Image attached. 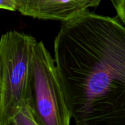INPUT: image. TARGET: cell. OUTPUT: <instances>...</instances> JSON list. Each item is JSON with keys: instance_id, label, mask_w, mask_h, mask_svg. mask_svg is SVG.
<instances>
[{"instance_id": "6da1fadb", "label": "cell", "mask_w": 125, "mask_h": 125, "mask_svg": "<svg viewBox=\"0 0 125 125\" xmlns=\"http://www.w3.org/2000/svg\"><path fill=\"white\" fill-rule=\"evenodd\" d=\"M54 60L72 119L125 125V26L87 11L63 22Z\"/></svg>"}, {"instance_id": "7a4b0ae2", "label": "cell", "mask_w": 125, "mask_h": 125, "mask_svg": "<svg viewBox=\"0 0 125 125\" xmlns=\"http://www.w3.org/2000/svg\"><path fill=\"white\" fill-rule=\"evenodd\" d=\"M36 39L10 31L0 39V125H10L27 100L30 62Z\"/></svg>"}, {"instance_id": "3957f363", "label": "cell", "mask_w": 125, "mask_h": 125, "mask_svg": "<svg viewBox=\"0 0 125 125\" xmlns=\"http://www.w3.org/2000/svg\"><path fill=\"white\" fill-rule=\"evenodd\" d=\"M27 100L39 125H69L72 120L55 60L42 41L34 42L30 62Z\"/></svg>"}, {"instance_id": "277c9868", "label": "cell", "mask_w": 125, "mask_h": 125, "mask_svg": "<svg viewBox=\"0 0 125 125\" xmlns=\"http://www.w3.org/2000/svg\"><path fill=\"white\" fill-rule=\"evenodd\" d=\"M16 10L43 20L68 21L97 7L102 0H15Z\"/></svg>"}, {"instance_id": "5b68a950", "label": "cell", "mask_w": 125, "mask_h": 125, "mask_svg": "<svg viewBox=\"0 0 125 125\" xmlns=\"http://www.w3.org/2000/svg\"><path fill=\"white\" fill-rule=\"evenodd\" d=\"M10 125H39L34 111L28 100L13 116Z\"/></svg>"}, {"instance_id": "8992f818", "label": "cell", "mask_w": 125, "mask_h": 125, "mask_svg": "<svg viewBox=\"0 0 125 125\" xmlns=\"http://www.w3.org/2000/svg\"><path fill=\"white\" fill-rule=\"evenodd\" d=\"M116 11L117 17L125 26V0H111Z\"/></svg>"}, {"instance_id": "52a82bcc", "label": "cell", "mask_w": 125, "mask_h": 125, "mask_svg": "<svg viewBox=\"0 0 125 125\" xmlns=\"http://www.w3.org/2000/svg\"><path fill=\"white\" fill-rule=\"evenodd\" d=\"M0 9L10 11L16 10V3L15 0H0Z\"/></svg>"}]
</instances>
